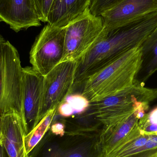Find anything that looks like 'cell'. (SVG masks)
Returning <instances> with one entry per match:
<instances>
[{"mask_svg": "<svg viewBox=\"0 0 157 157\" xmlns=\"http://www.w3.org/2000/svg\"><path fill=\"white\" fill-rule=\"evenodd\" d=\"M156 157H157V156H156Z\"/></svg>", "mask_w": 157, "mask_h": 157, "instance_id": "obj_28", "label": "cell"}, {"mask_svg": "<svg viewBox=\"0 0 157 157\" xmlns=\"http://www.w3.org/2000/svg\"><path fill=\"white\" fill-rule=\"evenodd\" d=\"M2 22V20H1V19H0V22Z\"/></svg>", "mask_w": 157, "mask_h": 157, "instance_id": "obj_26", "label": "cell"}, {"mask_svg": "<svg viewBox=\"0 0 157 157\" xmlns=\"http://www.w3.org/2000/svg\"><path fill=\"white\" fill-rule=\"evenodd\" d=\"M157 11V0H122L101 14L108 32L133 19Z\"/></svg>", "mask_w": 157, "mask_h": 157, "instance_id": "obj_10", "label": "cell"}, {"mask_svg": "<svg viewBox=\"0 0 157 157\" xmlns=\"http://www.w3.org/2000/svg\"><path fill=\"white\" fill-rule=\"evenodd\" d=\"M140 46L126 52L88 78L83 85L81 97L90 103L132 86L141 65Z\"/></svg>", "mask_w": 157, "mask_h": 157, "instance_id": "obj_2", "label": "cell"}, {"mask_svg": "<svg viewBox=\"0 0 157 157\" xmlns=\"http://www.w3.org/2000/svg\"><path fill=\"white\" fill-rule=\"evenodd\" d=\"M64 29V52L61 62L76 61L108 33L102 17L92 14L89 10Z\"/></svg>", "mask_w": 157, "mask_h": 157, "instance_id": "obj_6", "label": "cell"}, {"mask_svg": "<svg viewBox=\"0 0 157 157\" xmlns=\"http://www.w3.org/2000/svg\"><path fill=\"white\" fill-rule=\"evenodd\" d=\"M49 131L56 135H64L65 134V125L60 122L53 124H51Z\"/></svg>", "mask_w": 157, "mask_h": 157, "instance_id": "obj_21", "label": "cell"}, {"mask_svg": "<svg viewBox=\"0 0 157 157\" xmlns=\"http://www.w3.org/2000/svg\"><path fill=\"white\" fill-rule=\"evenodd\" d=\"M3 145V137L2 134L0 132V147Z\"/></svg>", "mask_w": 157, "mask_h": 157, "instance_id": "obj_25", "label": "cell"}, {"mask_svg": "<svg viewBox=\"0 0 157 157\" xmlns=\"http://www.w3.org/2000/svg\"><path fill=\"white\" fill-rule=\"evenodd\" d=\"M65 29L48 24L36 38L29 53L32 67L45 76L61 62L64 52Z\"/></svg>", "mask_w": 157, "mask_h": 157, "instance_id": "obj_7", "label": "cell"}, {"mask_svg": "<svg viewBox=\"0 0 157 157\" xmlns=\"http://www.w3.org/2000/svg\"><path fill=\"white\" fill-rule=\"evenodd\" d=\"M101 132L53 134L49 130L29 157H104Z\"/></svg>", "mask_w": 157, "mask_h": 157, "instance_id": "obj_3", "label": "cell"}, {"mask_svg": "<svg viewBox=\"0 0 157 157\" xmlns=\"http://www.w3.org/2000/svg\"><path fill=\"white\" fill-rule=\"evenodd\" d=\"M0 132L3 145L9 157H29L24 141L27 133L19 115L12 112L2 115Z\"/></svg>", "mask_w": 157, "mask_h": 157, "instance_id": "obj_13", "label": "cell"}, {"mask_svg": "<svg viewBox=\"0 0 157 157\" xmlns=\"http://www.w3.org/2000/svg\"><path fill=\"white\" fill-rule=\"evenodd\" d=\"M92 0H54L49 13L48 24L64 28L89 10Z\"/></svg>", "mask_w": 157, "mask_h": 157, "instance_id": "obj_14", "label": "cell"}, {"mask_svg": "<svg viewBox=\"0 0 157 157\" xmlns=\"http://www.w3.org/2000/svg\"><path fill=\"white\" fill-rule=\"evenodd\" d=\"M44 78L32 67L23 68L22 121L27 134L39 122Z\"/></svg>", "mask_w": 157, "mask_h": 157, "instance_id": "obj_9", "label": "cell"}, {"mask_svg": "<svg viewBox=\"0 0 157 157\" xmlns=\"http://www.w3.org/2000/svg\"><path fill=\"white\" fill-rule=\"evenodd\" d=\"M76 66L75 61L62 62L44 76L39 122L72 92Z\"/></svg>", "mask_w": 157, "mask_h": 157, "instance_id": "obj_8", "label": "cell"}, {"mask_svg": "<svg viewBox=\"0 0 157 157\" xmlns=\"http://www.w3.org/2000/svg\"><path fill=\"white\" fill-rule=\"evenodd\" d=\"M23 89V68L19 53L6 40L0 61V118L6 113L15 112L22 120Z\"/></svg>", "mask_w": 157, "mask_h": 157, "instance_id": "obj_5", "label": "cell"}, {"mask_svg": "<svg viewBox=\"0 0 157 157\" xmlns=\"http://www.w3.org/2000/svg\"><path fill=\"white\" fill-rule=\"evenodd\" d=\"M122 0H92L89 10L92 14L101 16L102 13L114 6Z\"/></svg>", "mask_w": 157, "mask_h": 157, "instance_id": "obj_19", "label": "cell"}, {"mask_svg": "<svg viewBox=\"0 0 157 157\" xmlns=\"http://www.w3.org/2000/svg\"><path fill=\"white\" fill-rule=\"evenodd\" d=\"M155 89H156V90L157 91V87L156 88H155Z\"/></svg>", "mask_w": 157, "mask_h": 157, "instance_id": "obj_27", "label": "cell"}, {"mask_svg": "<svg viewBox=\"0 0 157 157\" xmlns=\"http://www.w3.org/2000/svg\"><path fill=\"white\" fill-rule=\"evenodd\" d=\"M151 135L143 132L137 124L130 133L104 157H126L141 153Z\"/></svg>", "mask_w": 157, "mask_h": 157, "instance_id": "obj_16", "label": "cell"}, {"mask_svg": "<svg viewBox=\"0 0 157 157\" xmlns=\"http://www.w3.org/2000/svg\"><path fill=\"white\" fill-rule=\"evenodd\" d=\"M141 62L135 81L145 82L157 71V27L141 46Z\"/></svg>", "mask_w": 157, "mask_h": 157, "instance_id": "obj_15", "label": "cell"}, {"mask_svg": "<svg viewBox=\"0 0 157 157\" xmlns=\"http://www.w3.org/2000/svg\"><path fill=\"white\" fill-rule=\"evenodd\" d=\"M0 19L16 32L41 25L33 0H0Z\"/></svg>", "mask_w": 157, "mask_h": 157, "instance_id": "obj_11", "label": "cell"}, {"mask_svg": "<svg viewBox=\"0 0 157 157\" xmlns=\"http://www.w3.org/2000/svg\"><path fill=\"white\" fill-rule=\"evenodd\" d=\"M58 109L49 112L32 131L25 136V146L28 155L38 144L49 130Z\"/></svg>", "mask_w": 157, "mask_h": 157, "instance_id": "obj_17", "label": "cell"}, {"mask_svg": "<svg viewBox=\"0 0 157 157\" xmlns=\"http://www.w3.org/2000/svg\"><path fill=\"white\" fill-rule=\"evenodd\" d=\"M150 103L141 104L132 113L120 121L102 126L100 137L105 156L124 139L148 111Z\"/></svg>", "mask_w": 157, "mask_h": 157, "instance_id": "obj_12", "label": "cell"}, {"mask_svg": "<svg viewBox=\"0 0 157 157\" xmlns=\"http://www.w3.org/2000/svg\"><path fill=\"white\" fill-rule=\"evenodd\" d=\"M5 40L0 35V61H1V52H2V47L4 43L5 42Z\"/></svg>", "mask_w": 157, "mask_h": 157, "instance_id": "obj_24", "label": "cell"}, {"mask_svg": "<svg viewBox=\"0 0 157 157\" xmlns=\"http://www.w3.org/2000/svg\"><path fill=\"white\" fill-rule=\"evenodd\" d=\"M157 149L137 153L126 157H156Z\"/></svg>", "mask_w": 157, "mask_h": 157, "instance_id": "obj_22", "label": "cell"}, {"mask_svg": "<svg viewBox=\"0 0 157 157\" xmlns=\"http://www.w3.org/2000/svg\"><path fill=\"white\" fill-rule=\"evenodd\" d=\"M157 98L156 89L145 87L144 84L135 81L132 86L116 94L89 103L90 115L104 126L124 119L141 104L150 103Z\"/></svg>", "mask_w": 157, "mask_h": 157, "instance_id": "obj_4", "label": "cell"}, {"mask_svg": "<svg viewBox=\"0 0 157 157\" xmlns=\"http://www.w3.org/2000/svg\"><path fill=\"white\" fill-rule=\"evenodd\" d=\"M0 157H9L3 145L0 147Z\"/></svg>", "mask_w": 157, "mask_h": 157, "instance_id": "obj_23", "label": "cell"}, {"mask_svg": "<svg viewBox=\"0 0 157 157\" xmlns=\"http://www.w3.org/2000/svg\"><path fill=\"white\" fill-rule=\"evenodd\" d=\"M137 126L145 133L157 134V105L140 118Z\"/></svg>", "mask_w": 157, "mask_h": 157, "instance_id": "obj_18", "label": "cell"}, {"mask_svg": "<svg viewBox=\"0 0 157 157\" xmlns=\"http://www.w3.org/2000/svg\"><path fill=\"white\" fill-rule=\"evenodd\" d=\"M157 27V11L109 31L76 61L73 90L131 49L140 46Z\"/></svg>", "mask_w": 157, "mask_h": 157, "instance_id": "obj_1", "label": "cell"}, {"mask_svg": "<svg viewBox=\"0 0 157 157\" xmlns=\"http://www.w3.org/2000/svg\"><path fill=\"white\" fill-rule=\"evenodd\" d=\"M54 0H33L40 22L47 23L48 16Z\"/></svg>", "mask_w": 157, "mask_h": 157, "instance_id": "obj_20", "label": "cell"}]
</instances>
